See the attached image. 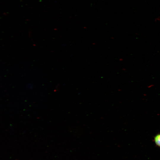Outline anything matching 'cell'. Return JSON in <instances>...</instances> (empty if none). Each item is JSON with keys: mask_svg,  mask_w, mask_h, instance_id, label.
<instances>
[{"mask_svg": "<svg viewBox=\"0 0 160 160\" xmlns=\"http://www.w3.org/2000/svg\"><path fill=\"white\" fill-rule=\"evenodd\" d=\"M154 140L156 145L160 147V133L157 134L154 137Z\"/></svg>", "mask_w": 160, "mask_h": 160, "instance_id": "6da1fadb", "label": "cell"}]
</instances>
